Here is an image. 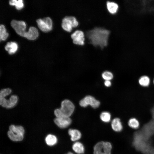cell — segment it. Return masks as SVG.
<instances>
[{
	"label": "cell",
	"instance_id": "obj_1",
	"mask_svg": "<svg viewBox=\"0 0 154 154\" xmlns=\"http://www.w3.org/2000/svg\"><path fill=\"white\" fill-rule=\"evenodd\" d=\"M110 33V31L108 30L96 27L87 31L86 35L91 44L103 48L107 45Z\"/></svg>",
	"mask_w": 154,
	"mask_h": 154
},
{
	"label": "cell",
	"instance_id": "obj_2",
	"mask_svg": "<svg viewBox=\"0 0 154 154\" xmlns=\"http://www.w3.org/2000/svg\"><path fill=\"white\" fill-rule=\"evenodd\" d=\"M25 133V129L23 126L12 124L9 126L7 134L11 140L18 142L23 140Z\"/></svg>",
	"mask_w": 154,
	"mask_h": 154
},
{
	"label": "cell",
	"instance_id": "obj_3",
	"mask_svg": "<svg viewBox=\"0 0 154 154\" xmlns=\"http://www.w3.org/2000/svg\"><path fill=\"white\" fill-rule=\"evenodd\" d=\"M59 109L61 113V117H70L74 111L75 106L71 101L68 100L66 99L62 102L60 108Z\"/></svg>",
	"mask_w": 154,
	"mask_h": 154
},
{
	"label": "cell",
	"instance_id": "obj_4",
	"mask_svg": "<svg viewBox=\"0 0 154 154\" xmlns=\"http://www.w3.org/2000/svg\"><path fill=\"white\" fill-rule=\"evenodd\" d=\"M112 147L108 142L101 141L97 143L94 148V154H111Z\"/></svg>",
	"mask_w": 154,
	"mask_h": 154
},
{
	"label": "cell",
	"instance_id": "obj_5",
	"mask_svg": "<svg viewBox=\"0 0 154 154\" xmlns=\"http://www.w3.org/2000/svg\"><path fill=\"white\" fill-rule=\"evenodd\" d=\"M78 24V22L74 17L66 16L62 20V27L66 31L70 32L73 28L77 27Z\"/></svg>",
	"mask_w": 154,
	"mask_h": 154
},
{
	"label": "cell",
	"instance_id": "obj_6",
	"mask_svg": "<svg viewBox=\"0 0 154 154\" xmlns=\"http://www.w3.org/2000/svg\"><path fill=\"white\" fill-rule=\"evenodd\" d=\"M36 22L38 28L43 32H48L52 29V21L49 17H45L42 19H38Z\"/></svg>",
	"mask_w": 154,
	"mask_h": 154
},
{
	"label": "cell",
	"instance_id": "obj_7",
	"mask_svg": "<svg viewBox=\"0 0 154 154\" xmlns=\"http://www.w3.org/2000/svg\"><path fill=\"white\" fill-rule=\"evenodd\" d=\"M79 104L82 107H86L90 105L93 108H96L100 105V102L93 97L89 95L81 100Z\"/></svg>",
	"mask_w": 154,
	"mask_h": 154
},
{
	"label": "cell",
	"instance_id": "obj_8",
	"mask_svg": "<svg viewBox=\"0 0 154 154\" xmlns=\"http://www.w3.org/2000/svg\"><path fill=\"white\" fill-rule=\"evenodd\" d=\"M11 24L18 34L24 37L26 32L25 31L26 25L24 21L13 20L11 21Z\"/></svg>",
	"mask_w": 154,
	"mask_h": 154
},
{
	"label": "cell",
	"instance_id": "obj_9",
	"mask_svg": "<svg viewBox=\"0 0 154 154\" xmlns=\"http://www.w3.org/2000/svg\"><path fill=\"white\" fill-rule=\"evenodd\" d=\"M71 36L73 43L75 44L80 45L84 44V34L82 31L76 30L71 34Z\"/></svg>",
	"mask_w": 154,
	"mask_h": 154
},
{
	"label": "cell",
	"instance_id": "obj_10",
	"mask_svg": "<svg viewBox=\"0 0 154 154\" xmlns=\"http://www.w3.org/2000/svg\"><path fill=\"white\" fill-rule=\"evenodd\" d=\"M55 124L59 127L64 129L68 127L72 123V120L69 117H56L54 120Z\"/></svg>",
	"mask_w": 154,
	"mask_h": 154
},
{
	"label": "cell",
	"instance_id": "obj_11",
	"mask_svg": "<svg viewBox=\"0 0 154 154\" xmlns=\"http://www.w3.org/2000/svg\"><path fill=\"white\" fill-rule=\"evenodd\" d=\"M38 36L37 29L35 27H30L28 31L26 32L24 37L29 40H33L36 39Z\"/></svg>",
	"mask_w": 154,
	"mask_h": 154
},
{
	"label": "cell",
	"instance_id": "obj_12",
	"mask_svg": "<svg viewBox=\"0 0 154 154\" xmlns=\"http://www.w3.org/2000/svg\"><path fill=\"white\" fill-rule=\"evenodd\" d=\"M18 100V96L15 95H11L8 99H6L5 104L4 108L11 109L14 107L17 104Z\"/></svg>",
	"mask_w": 154,
	"mask_h": 154
},
{
	"label": "cell",
	"instance_id": "obj_13",
	"mask_svg": "<svg viewBox=\"0 0 154 154\" xmlns=\"http://www.w3.org/2000/svg\"><path fill=\"white\" fill-rule=\"evenodd\" d=\"M111 126L112 129L117 132L121 131L123 128L121 120L118 118H116L113 119L111 122Z\"/></svg>",
	"mask_w": 154,
	"mask_h": 154
},
{
	"label": "cell",
	"instance_id": "obj_14",
	"mask_svg": "<svg viewBox=\"0 0 154 154\" xmlns=\"http://www.w3.org/2000/svg\"><path fill=\"white\" fill-rule=\"evenodd\" d=\"M68 133L71 137V140L73 141H77L80 139L82 135L80 132L76 129H69Z\"/></svg>",
	"mask_w": 154,
	"mask_h": 154
},
{
	"label": "cell",
	"instance_id": "obj_15",
	"mask_svg": "<svg viewBox=\"0 0 154 154\" xmlns=\"http://www.w3.org/2000/svg\"><path fill=\"white\" fill-rule=\"evenodd\" d=\"M18 48V44L15 42H8L5 46V50L10 54L15 53L17 50Z\"/></svg>",
	"mask_w": 154,
	"mask_h": 154
},
{
	"label": "cell",
	"instance_id": "obj_16",
	"mask_svg": "<svg viewBox=\"0 0 154 154\" xmlns=\"http://www.w3.org/2000/svg\"><path fill=\"white\" fill-rule=\"evenodd\" d=\"M45 140L46 144L48 146H52L56 144L58 142V139L55 135L50 134L46 137Z\"/></svg>",
	"mask_w": 154,
	"mask_h": 154
},
{
	"label": "cell",
	"instance_id": "obj_17",
	"mask_svg": "<svg viewBox=\"0 0 154 154\" xmlns=\"http://www.w3.org/2000/svg\"><path fill=\"white\" fill-rule=\"evenodd\" d=\"M73 150L76 153L82 154L85 151L84 147L83 144L80 142H75L72 145Z\"/></svg>",
	"mask_w": 154,
	"mask_h": 154
},
{
	"label": "cell",
	"instance_id": "obj_18",
	"mask_svg": "<svg viewBox=\"0 0 154 154\" xmlns=\"http://www.w3.org/2000/svg\"><path fill=\"white\" fill-rule=\"evenodd\" d=\"M150 78L146 75L141 76L138 80V82L139 85L143 87L148 86L150 84Z\"/></svg>",
	"mask_w": 154,
	"mask_h": 154
},
{
	"label": "cell",
	"instance_id": "obj_19",
	"mask_svg": "<svg viewBox=\"0 0 154 154\" xmlns=\"http://www.w3.org/2000/svg\"><path fill=\"white\" fill-rule=\"evenodd\" d=\"M106 7L108 11L111 14H114L117 11L118 6L116 3L110 1H107Z\"/></svg>",
	"mask_w": 154,
	"mask_h": 154
},
{
	"label": "cell",
	"instance_id": "obj_20",
	"mask_svg": "<svg viewBox=\"0 0 154 154\" xmlns=\"http://www.w3.org/2000/svg\"><path fill=\"white\" fill-rule=\"evenodd\" d=\"M9 4L11 5H15L17 10L21 9L24 7L23 1L22 0H11L9 1Z\"/></svg>",
	"mask_w": 154,
	"mask_h": 154
},
{
	"label": "cell",
	"instance_id": "obj_21",
	"mask_svg": "<svg viewBox=\"0 0 154 154\" xmlns=\"http://www.w3.org/2000/svg\"><path fill=\"white\" fill-rule=\"evenodd\" d=\"M9 36V34L6 32L5 26L3 25L0 26V41L5 40Z\"/></svg>",
	"mask_w": 154,
	"mask_h": 154
},
{
	"label": "cell",
	"instance_id": "obj_22",
	"mask_svg": "<svg viewBox=\"0 0 154 154\" xmlns=\"http://www.w3.org/2000/svg\"><path fill=\"white\" fill-rule=\"evenodd\" d=\"M128 124L130 127L134 129H137L139 125V121L137 119L134 117L131 118L129 119Z\"/></svg>",
	"mask_w": 154,
	"mask_h": 154
},
{
	"label": "cell",
	"instance_id": "obj_23",
	"mask_svg": "<svg viewBox=\"0 0 154 154\" xmlns=\"http://www.w3.org/2000/svg\"><path fill=\"white\" fill-rule=\"evenodd\" d=\"M101 120L105 123L109 122L111 119V115L110 113L107 112H102L100 115Z\"/></svg>",
	"mask_w": 154,
	"mask_h": 154
},
{
	"label": "cell",
	"instance_id": "obj_24",
	"mask_svg": "<svg viewBox=\"0 0 154 154\" xmlns=\"http://www.w3.org/2000/svg\"><path fill=\"white\" fill-rule=\"evenodd\" d=\"M11 92V90L9 88L2 89L0 92V98H5L7 96L10 95Z\"/></svg>",
	"mask_w": 154,
	"mask_h": 154
},
{
	"label": "cell",
	"instance_id": "obj_25",
	"mask_svg": "<svg viewBox=\"0 0 154 154\" xmlns=\"http://www.w3.org/2000/svg\"><path fill=\"white\" fill-rule=\"evenodd\" d=\"M102 78L105 80H110L113 78V75L111 72L108 71H105L102 74Z\"/></svg>",
	"mask_w": 154,
	"mask_h": 154
},
{
	"label": "cell",
	"instance_id": "obj_26",
	"mask_svg": "<svg viewBox=\"0 0 154 154\" xmlns=\"http://www.w3.org/2000/svg\"><path fill=\"white\" fill-rule=\"evenodd\" d=\"M105 85L107 87H110L112 85V83L109 80H106L104 82Z\"/></svg>",
	"mask_w": 154,
	"mask_h": 154
},
{
	"label": "cell",
	"instance_id": "obj_27",
	"mask_svg": "<svg viewBox=\"0 0 154 154\" xmlns=\"http://www.w3.org/2000/svg\"><path fill=\"white\" fill-rule=\"evenodd\" d=\"M66 154H74L71 152H69Z\"/></svg>",
	"mask_w": 154,
	"mask_h": 154
},
{
	"label": "cell",
	"instance_id": "obj_28",
	"mask_svg": "<svg viewBox=\"0 0 154 154\" xmlns=\"http://www.w3.org/2000/svg\"><path fill=\"white\" fill-rule=\"evenodd\" d=\"M153 84L154 85V78L153 79Z\"/></svg>",
	"mask_w": 154,
	"mask_h": 154
}]
</instances>
